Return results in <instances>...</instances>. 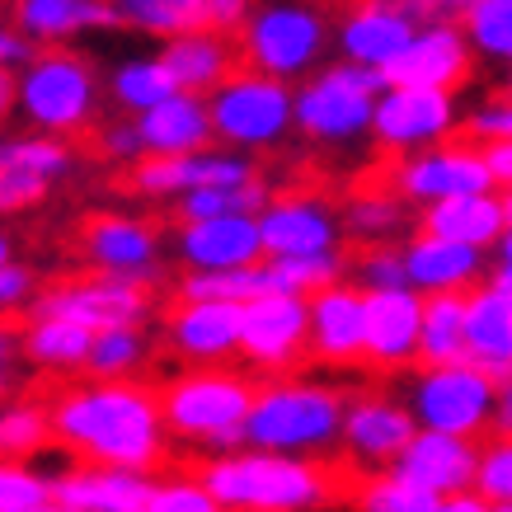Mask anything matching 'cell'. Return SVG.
<instances>
[{
    "mask_svg": "<svg viewBox=\"0 0 512 512\" xmlns=\"http://www.w3.org/2000/svg\"><path fill=\"white\" fill-rule=\"evenodd\" d=\"M52 437L85 466L156 470L165 461V423L160 400L141 381H85L57 395L47 409Z\"/></svg>",
    "mask_w": 512,
    "mask_h": 512,
    "instance_id": "cell-1",
    "label": "cell"
},
{
    "mask_svg": "<svg viewBox=\"0 0 512 512\" xmlns=\"http://www.w3.org/2000/svg\"><path fill=\"white\" fill-rule=\"evenodd\" d=\"M202 489L221 512H320L334 498V475L311 456L278 451H226L202 466Z\"/></svg>",
    "mask_w": 512,
    "mask_h": 512,
    "instance_id": "cell-2",
    "label": "cell"
},
{
    "mask_svg": "<svg viewBox=\"0 0 512 512\" xmlns=\"http://www.w3.org/2000/svg\"><path fill=\"white\" fill-rule=\"evenodd\" d=\"M343 390L325 381H296L278 376L268 386H254L245 414V447L278 451V456H315L339 442Z\"/></svg>",
    "mask_w": 512,
    "mask_h": 512,
    "instance_id": "cell-3",
    "label": "cell"
},
{
    "mask_svg": "<svg viewBox=\"0 0 512 512\" xmlns=\"http://www.w3.org/2000/svg\"><path fill=\"white\" fill-rule=\"evenodd\" d=\"M15 109L43 137H80L99 118V76L71 47H43L15 66Z\"/></svg>",
    "mask_w": 512,
    "mask_h": 512,
    "instance_id": "cell-4",
    "label": "cell"
},
{
    "mask_svg": "<svg viewBox=\"0 0 512 512\" xmlns=\"http://www.w3.org/2000/svg\"><path fill=\"white\" fill-rule=\"evenodd\" d=\"M156 400H160L165 437L207 447L217 456L245 447V414L249 400H254V386L240 372L193 367V372L174 376L165 390H156Z\"/></svg>",
    "mask_w": 512,
    "mask_h": 512,
    "instance_id": "cell-5",
    "label": "cell"
},
{
    "mask_svg": "<svg viewBox=\"0 0 512 512\" xmlns=\"http://www.w3.org/2000/svg\"><path fill=\"white\" fill-rule=\"evenodd\" d=\"M404 409L419 433H447L480 442L484 433H494L498 423H508V395L503 381L489 372L470 367V362H447V367H423L409 381Z\"/></svg>",
    "mask_w": 512,
    "mask_h": 512,
    "instance_id": "cell-6",
    "label": "cell"
},
{
    "mask_svg": "<svg viewBox=\"0 0 512 512\" xmlns=\"http://www.w3.org/2000/svg\"><path fill=\"white\" fill-rule=\"evenodd\" d=\"M207 104V123H212V146L221 151H240V156H259V151H278L292 137V85H282L259 71H240L221 80L217 90L202 94Z\"/></svg>",
    "mask_w": 512,
    "mask_h": 512,
    "instance_id": "cell-7",
    "label": "cell"
},
{
    "mask_svg": "<svg viewBox=\"0 0 512 512\" xmlns=\"http://www.w3.org/2000/svg\"><path fill=\"white\" fill-rule=\"evenodd\" d=\"M329 47V19L311 0H268L249 10L240 24V52L249 71L273 76L282 85L306 80L320 71V57Z\"/></svg>",
    "mask_w": 512,
    "mask_h": 512,
    "instance_id": "cell-8",
    "label": "cell"
},
{
    "mask_svg": "<svg viewBox=\"0 0 512 512\" xmlns=\"http://www.w3.org/2000/svg\"><path fill=\"white\" fill-rule=\"evenodd\" d=\"M381 90H386L381 71H362L348 62L320 66L292 90V132L315 146H357L372 132Z\"/></svg>",
    "mask_w": 512,
    "mask_h": 512,
    "instance_id": "cell-9",
    "label": "cell"
},
{
    "mask_svg": "<svg viewBox=\"0 0 512 512\" xmlns=\"http://www.w3.org/2000/svg\"><path fill=\"white\" fill-rule=\"evenodd\" d=\"M461 132V104L451 90H419V85H386L376 94L372 132L376 146L390 156H414L442 146Z\"/></svg>",
    "mask_w": 512,
    "mask_h": 512,
    "instance_id": "cell-10",
    "label": "cell"
},
{
    "mask_svg": "<svg viewBox=\"0 0 512 512\" xmlns=\"http://www.w3.org/2000/svg\"><path fill=\"white\" fill-rule=\"evenodd\" d=\"M494 174L484 165L480 146H461V141H442L428 151L395 160L390 174V193L409 207H433L447 198H466V193H494Z\"/></svg>",
    "mask_w": 512,
    "mask_h": 512,
    "instance_id": "cell-11",
    "label": "cell"
},
{
    "mask_svg": "<svg viewBox=\"0 0 512 512\" xmlns=\"http://www.w3.org/2000/svg\"><path fill=\"white\" fill-rule=\"evenodd\" d=\"M33 315L47 320H71L80 329H113V325H146L151 315V292L141 282H123V278H71L62 287H47L43 296H33Z\"/></svg>",
    "mask_w": 512,
    "mask_h": 512,
    "instance_id": "cell-12",
    "label": "cell"
},
{
    "mask_svg": "<svg viewBox=\"0 0 512 512\" xmlns=\"http://www.w3.org/2000/svg\"><path fill=\"white\" fill-rule=\"evenodd\" d=\"M259 245L264 259H306V254H339L343 226L339 207L315 193H282L259 207Z\"/></svg>",
    "mask_w": 512,
    "mask_h": 512,
    "instance_id": "cell-13",
    "label": "cell"
},
{
    "mask_svg": "<svg viewBox=\"0 0 512 512\" xmlns=\"http://www.w3.org/2000/svg\"><path fill=\"white\" fill-rule=\"evenodd\" d=\"M259 179L254 170V156H240V151H221V146H207V151H188V156H141L132 170H127V184L141 198H184V193H198V188H226V184H249Z\"/></svg>",
    "mask_w": 512,
    "mask_h": 512,
    "instance_id": "cell-14",
    "label": "cell"
},
{
    "mask_svg": "<svg viewBox=\"0 0 512 512\" xmlns=\"http://www.w3.org/2000/svg\"><path fill=\"white\" fill-rule=\"evenodd\" d=\"M235 353L259 372H292L306 357V301L264 292L240 306V343Z\"/></svg>",
    "mask_w": 512,
    "mask_h": 512,
    "instance_id": "cell-15",
    "label": "cell"
},
{
    "mask_svg": "<svg viewBox=\"0 0 512 512\" xmlns=\"http://www.w3.org/2000/svg\"><path fill=\"white\" fill-rule=\"evenodd\" d=\"M80 249H85L94 273L141 282V287L156 278L160 268V231L146 217H132V212H99V217H90L85 235H80Z\"/></svg>",
    "mask_w": 512,
    "mask_h": 512,
    "instance_id": "cell-16",
    "label": "cell"
},
{
    "mask_svg": "<svg viewBox=\"0 0 512 512\" xmlns=\"http://www.w3.org/2000/svg\"><path fill=\"white\" fill-rule=\"evenodd\" d=\"M76 165L71 141L24 132V137L0 141V212H24L33 202H43L52 188L62 184Z\"/></svg>",
    "mask_w": 512,
    "mask_h": 512,
    "instance_id": "cell-17",
    "label": "cell"
},
{
    "mask_svg": "<svg viewBox=\"0 0 512 512\" xmlns=\"http://www.w3.org/2000/svg\"><path fill=\"white\" fill-rule=\"evenodd\" d=\"M419 311L423 296L409 287L362 292V362L381 372H400L419 362Z\"/></svg>",
    "mask_w": 512,
    "mask_h": 512,
    "instance_id": "cell-18",
    "label": "cell"
},
{
    "mask_svg": "<svg viewBox=\"0 0 512 512\" xmlns=\"http://www.w3.org/2000/svg\"><path fill=\"white\" fill-rule=\"evenodd\" d=\"M470 52L466 33L456 29L451 19H437V24H423L414 29V38L404 43V52L381 71L386 85H419V90H451L470 76Z\"/></svg>",
    "mask_w": 512,
    "mask_h": 512,
    "instance_id": "cell-19",
    "label": "cell"
},
{
    "mask_svg": "<svg viewBox=\"0 0 512 512\" xmlns=\"http://www.w3.org/2000/svg\"><path fill=\"white\" fill-rule=\"evenodd\" d=\"M404 264V287L419 296H466L470 287H480L489 273V254L442 235H414L400 245Z\"/></svg>",
    "mask_w": 512,
    "mask_h": 512,
    "instance_id": "cell-20",
    "label": "cell"
},
{
    "mask_svg": "<svg viewBox=\"0 0 512 512\" xmlns=\"http://www.w3.org/2000/svg\"><path fill=\"white\" fill-rule=\"evenodd\" d=\"M339 43L343 62L362 71H386L414 38V19L404 15L395 0H357L353 10L339 19V29H329Z\"/></svg>",
    "mask_w": 512,
    "mask_h": 512,
    "instance_id": "cell-21",
    "label": "cell"
},
{
    "mask_svg": "<svg viewBox=\"0 0 512 512\" xmlns=\"http://www.w3.org/2000/svg\"><path fill=\"white\" fill-rule=\"evenodd\" d=\"M409 437H414V419H409L404 400H395L386 390L343 400L339 442L348 447V456L362 461V466H390V461L404 451Z\"/></svg>",
    "mask_w": 512,
    "mask_h": 512,
    "instance_id": "cell-22",
    "label": "cell"
},
{
    "mask_svg": "<svg viewBox=\"0 0 512 512\" xmlns=\"http://www.w3.org/2000/svg\"><path fill=\"white\" fill-rule=\"evenodd\" d=\"M174 254L184 259L188 273H226V268L264 264L259 245V221L254 217H202L184 221L174 235Z\"/></svg>",
    "mask_w": 512,
    "mask_h": 512,
    "instance_id": "cell-23",
    "label": "cell"
},
{
    "mask_svg": "<svg viewBox=\"0 0 512 512\" xmlns=\"http://www.w3.org/2000/svg\"><path fill=\"white\" fill-rule=\"evenodd\" d=\"M306 353L329 367L362 362V292L353 282H329L306 296Z\"/></svg>",
    "mask_w": 512,
    "mask_h": 512,
    "instance_id": "cell-24",
    "label": "cell"
},
{
    "mask_svg": "<svg viewBox=\"0 0 512 512\" xmlns=\"http://www.w3.org/2000/svg\"><path fill=\"white\" fill-rule=\"evenodd\" d=\"M475 456H480V442H466V437H447V433H419L404 442V451L390 461L395 475H404L409 484L428 489L433 498L461 494L470 489V475H475Z\"/></svg>",
    "mask_w": 512,
    "mask_h": 512,
    "instance_id": "cell-25",
    "label": "cell"
},
{
    "mask_svg": "<svg viewBox=\"0 0 512 512\" xmlns=\"http://www.w3.org/2000/svg\"><path fill=\"white\" fill-rule=\"evenodd\" d=\"M170 348L193 367H221L240 343V306L226 301H179L165 320Z\"/></svg>",
    "mask_w": 512,
    "mask_h": 512,
    "instance_id": "cell-26",
    "label": "cell"
},
{
    "mask_svg": "<svg viewBox=\"0 0 512 512\" xmlns=\"http://www.w3.org/2000/svg\"><path fill=\"white\" fill-rule=\"evenodd\" d=\"M466 362L508 381L512 372V287L480 282L466 292Z\"/></svg>",
    "mask_w": 512,
    "mask_h": 512,
    "instance_id": "cell-27",
    "label": "cell"
},
{
    "mask_svg": "<svg viewBox=\"0 0 512 512\" xmlns=\"http://www.w3.org/2000/svg\"><path fill=\"white\" fill-rule=\"evenodd\" d=\"M508 221H512V202L508 193H466V198H447V202H433L423 207V235H442V240H456V245H470V249H489L508 235Z\"/></svg>",
    "mask_w": 512,
    "mask_h": 512,
    "instance_id": "cell-28",
    "label": "cell"
},
{
    "mask_svg": "<svg viewBox=\"0 0 512 512\" xmlns=\"http://www.w3.org/2000/svg\"><path fill=\"white\" fill-rule=\"evenodd\" d=\"M151 494V475L109 466H80L52 480L57 512H141Z\"/></svg>",
    "mask_w": 512,
    "mask_h": 512,
    "instance_id": "cell-29",
    "label": "cell"
},
{
    "mask_svg": "<svg viewBox=\"0 0 512 512\" xmlns=\"http://www.w3.org/2000/svg\"><path fill=\"white\" fill-rule=\"evenodd\" d=\"M132 127H137L141 156H188V151L212 146V123H207L202 94H170L165 104L137 113Z\"/></svg>",
    "mask_w": 512,
    "mask_h": 512,
    "instance_id": "cell-30",
    "label": "cell"
},
{
    "mask_svg": "<svg viewBox=\"0 0 512 512\" xmlns=\"http://www.w3.org/2000/svg\"><path fill=\"white\" fill-rule=\"evenodd\" d=\"M85 29H113L109 0H19L15 5V33L29 47H66V38Z\"/></svg>",
    "mask_w": 512,
    "mask_h": 512,
    "instance_id": "cell-31",
    "label": "cell"
},
{
    "mask_svg": "<svg viewBox=\"0 0 512 512\" xmlns=\"http://www.w3.org/2000/svg\"><path fill=\"white\" fill-rule=\"evenodd\" d=\"M160 62L184 94H207L231 76L240 57H235V43L221 38V33H184V38L165 43Z\"/></svg>",
    "mask_w": 512,
    "mask_h": 512,
    "instance_id": "cell-32",
    "label": "cell"
},
{
    "mask_svg": "<svg viewBox=\"0 0 512 512\" xmlns=\"http://www.w3.org/2000/svg\"><path fill=\"white\" fill-rule=\"evenodd\" d=\"M207 5L212 0H109L113 24H123L146 38H184L207 29Z\"/></svg>",
    "mask_w": 512,
    "mask_h": 512,
    "instance_id": "cell-33",
    "label": "cell"
},
{
    "mask_svg": "<svg viewBox=\"0 0 512 512\" xmlns=\"http://www.w3.org/2000/svg\"><path fill=\"white\" fill-rule=\"evenodd\" d=\"M343 235L362 245H395L409 231V202H400L390 188H357L339 212Z\"/></svg>",
    "mask_w": 512,
    "mask_h": 512,
    "instance_id": "cell-34",
    "label": "cell"
},
{
    "mask_svg": "<svg viewBox=\"0 0 512 512\" xmlns=\"http://www.w3.org/2000/svg\"><path fill=\"white\" fill-rule=\"evenodd\" d=\"M419 362L423 367L466 362V296H423Z\"/></svg>",
    "mask_w": 512,
    "mask_h": 512,
    "instance_id": "cell-35",
    "label": "cell"
},
{
    "mask_svg": "<svg viewBox=\"0 0 512 512\" xmlns=\"http://www.w3.org/2000/svg\"><path fill=\"white\" fill-rule=\"evenodd\" d=\"M19 343H24V357L43 372H85V357H90V329L71 320H47V315H33Z\"/></svg>",
    "mask_w": 512,
    "mask_h": 512,
    "instance_id": "cell-36",
    "label": "cell"
},
{
    "mask_svg": "<svg viewBox=\"0 0 512 512\" xmlns=\"http://www.w3.org/2000/svg\"><path fill=\"white\" fill-rule=\"evenodd\" d=\"M146 329L141 325H113V329H94L90 334V357H85V372L94 381H132L146 367Z\"/></svg>",
    "mask_w": 512,
    "mask_h": 512,
    "instance_id": "cell-37",
    "label": "cell"
},
{
    "mask_svg": "<svg viewBox=\"0 0 512 512\" xmlns=\"http://www.w3.org/2000/svg\"><path fill=\"white\" fill-rule=\"evenodd\" d=\"M109 94H113V104H118V109L137 118V113L165 104L170 94H179V85H174V76L165 71L160 57H127V62L113 66Z\"/></svg>",
    "mask_w": 512,
    "mask_h": 512,
    "instance_id": "cell-38",
    "label": "cell"
},
{
    "mask_svg": "<svg viewBox=\"0 0 512 512\" xmlns=\"http://www.w3.org/2000/svg\"><path fill=\"white\" fill-rule=\"evenodd\" d=\"M456 29L466 33L475 57L508 62L512 57V0H470L466 10H461Z\"/></svg>",
    "mask_w": 512,
    "mask_h": 512,
    "instance_id": "cell-39",
    "label": "cell"
},
{
    "mask_svg": "<svg viewBox=\"0 0 512 512\" xmlns=\"http://www.w3.org/2000/svg\"><path fill=\"white\" fill-rule=\"evenodd\" d=\"M52 442V423H47V404L15 400L0 404V461H29Z\"/></svg>",
    "mask_w": 512,
    "mask_h": 512,
    "instance_id": "cell-40",
    "label": "cell"
},
{
    "mask_svg": "<svg viewBox=\"0 0 512 512\" xmlns=\"http://www.w3.org/2000/svg\"><path fill=\"white\" fill-rule=\"evenodd\" d=\"M268 292L264 264L254 268H226V273H184L179 282V301H226V306H245L254 296Z\"/></svg>",
    "mask_w": 512,
    "mask_h": 512,
    "instance_id": "cell-41",
    "label": "cell"
},
{
    "mask_svg": "<svg viewBox=\"0 0 512 512\" xmlns=\"http://www.w3.org/2000/svg\"><path fill=\"white\" fill-rule=\"evenodd\" d=\"M268 292L282 296H315L320 287L343 278V254H306V259H264Z\"/></svg>",
    "mask_w": 512,
    "mask_h": 512,
    "instance_id": "cell-42",
    "label": "cell"
},
{
    "mask_svg": "<svg viewBox=\"0 0 512 512\" xmlns=\"http://www.w3.org/2000/svg\"><path fill=\"white\" fill-rule=\"evenodd\" d=\"M268 202L264 179L249 184H226V188H198L179 198V221H202V217H259V207Z\"/></svg>",
    "mask_w": 512,
    "mask_h": 512,
    "instance_id": "cell-43",
    "label": "cell"
},
{
    "mask_svg": "<svg viewBox=\"0 0 512 512\" xmlns=\"http://www.w3.org/2000/svg\"><path fill=\"white\" fill-rule=\"evenodd\" d=\"M437 498L419 484H409L395 470H381L357 489V512H433Z\"/></svg>",
    "mask_w": 512,
    "mask_h": 512,
    "instance_id": "cell-44",
    "label": "cell"
},
{
    "mask_svg": "<svg viewBox=\"0 0 512 512\" xmlns=\"http://www.w3.org/2000/svg\"><path fill=\"white\" fill-rule=\"evenodd\" d=\"M0 512H57L52 475H38L24 461H0Z\"/></svg>",
    "mask_w": 512,
    "mask_h": 512,
    "instance_id": "cell-45",
    "label": "cell"
},
{
    "mask_svg": "<svg viewBox=\"0 0 512 512\" xmlns=\"http://www.w3.org/2000/svg\"><path fill=\"white\" fill-rule=\"evenodd\" d=\"M470 494L484 498L489 508L512 503V442L508 437H494V442H484L480 447V456H475V475H470Z\"/></svg>",
    "mask_w": 512,
    "mask_h": 512,
    "instance_id": "cell-46",
    "label": "cell"
},
{
    "mask_svg": "<svg viewBox=\"0 0 512 512\" xmlns=\"http://www.w3.org/2000/svg\"><path fill=\"white\" fill-rule=\"evenodd\" d=\"M141 512H221V508L198 480H165V484L151 480V494H146Z\"/></svg>",
    "mask_w": 512,
    "mask_h": 512,
    "instance_id": "cell-47",
    "label": "cell"
},
{
    "mask_svg": "<svg viewBox=\"0 0 512 512\" xmlns=\"http://www.w3.org/2000/svg\"><path fill=\"white\" fill-rule=\"evenodd\" d=\"M475 146H494V141H512V104L508 94H489L461 118Z\"/></svg>",
    "mask_w": 512,
    "mask_h": 512,
    "instance_id": "cell-48",
    "label": "cell"
},
{
    "mask_svg": "<svg viewBox=\"0 0 512 512\" xmlns=\"http://www.w3.org/2000/svg\"><path fill=\"white\" fill-rule=\"evenodd\" d=\"M386 287H404L400 245H367V254L357 259V292H386Z\"/></svg>",
    "mask_w": 512,
    "mask_h": 512,
    "instance_id": "cell-49",
    "label": "cell"
},
{
    "mask_svg": "<svg viewBox=\"0 0 512 512\" xmlns=\"http://www.w3.org/2000/svg\"><path fill=\"white\" fill-rule=\"evenodd\" d=\"M33 296H38V278H33L24 264H0V315H15L24 306H33Z\"/></svg>",
    "mask_w": 512,
    "mask_h": 512,
    "instance_id": "cell-50",
    "label": "cell"
},
{
    "mask_svg": "<svg viewBox=\"0 0 512 512\" xmlns=\"http://www.w3.org/2000/svg\"><path fill=\"white\" fill-rule=\"evenodd\" d=\"M99 156H104V160H123V165H137V160H141V141H137L132 118H118V123L99 127Z\"/></svg>",
    "mask_w": 512,
    "mask_h": 512,
    "instance_id": "cell-51",
    "label": "cell"
},
{
    "mask_svg": "<svg viewBox=\"0 0 512 512\" xmlns=\"http://www.w3.org/2000/svg\"><path fill=\"white\" fill-rule=\"evenodd\" d=\"M245 15H249V0H212V5H207V29L221 33V38H231V33H240Z\"/></svg>",
    "mask_w": 512,
    "mask_h": 512,
    "instance_id": "cell-52",
    "label": "cell"
},
{
    "mask_svg": "<svg viewBox=\"0 0 512 512\" xmlns=\"http://www.w3.org/2000/svg\"><path fill=\"white\" fill-rule=\"evenodd\" d=\"M484 165H489V174H494L498 188H508L512 179V141H494V146H480Z\"/></svg>",
    "mask_w": 512,
    "mask_h": 512,
    "instance_id": "cell-53",
    "label": "cell"
},
{
    "mask_svg": "<svg viewBox=\"0 0 512 512\" xmlns=\"http://www.w3.org/2000/svg\"><path fill=\"white\" fill-rule=\"evenodd\" d=\"M404 15L414 19V29H423V24H437V19H451L447 0H395Z\"/></svg>",
    "mask_w": 512,
    "mask_h": 512,
    "instance_id": "cell-54",
    "label": "cell"
},
{
    "mask_svg": "<svg viewBox=\"0 0 512 512\" xmlns=\"http://www.w3.org/2000/svg\"><path fill=\"white\" fill-rule=\"evenodd\" d=\"M24 57H29V43L10 24H0V66H19Z\"/></svg>",
    "mask_w": 512,
    "mask_h": 512,
    "instance_id": "cell-55",
    "label": "cell"
},
{
    "mask_svg": "<svg viewBox=\"0 0 512 512\" xmlns=\"http://www.w3.org/2000/svg\"><path fill=\"white\" fill-rule=\"evenodd\" d=\"M433 512H494L484 498H475L470 489H461V494H447V498H437V508Z\"/></svg>",
    "mask_w": 512,
    "mask_h": 512,
    "instance_id": "cell-56",
    "label": "cell"
},
{
    "mask_svg": "<svg viewBox=\"0 0 512 512\" xmlns=\"http://www.w3.org/2000/svg\"><path fill=\"white\" fill-rule=\"evenodd\" d=\"M10 362H15V329L0 320V390L10 381Z\"/></svg>",
    "mask_w": 512,
    "mask_h": 512,
    "instance_id": "cell-57",
    "label": "cell"
},
{
    "mask_svg": "<svg viewBox=\"0 0 512 512\" xmlns=\"http://www.w3.org/2000/svg\"><path fill=\"white\" fill-rule=\"evenodd\" d=\"M15 113V66H0V123Z\"/></svg>",
    "mask_w": 512,
    "mask_h": 512,
    "instance_id": "cell-58",
    "label": "cell"
},
{
    "mask_svg": "<svg viewBox=\"0 0 512 512\" xmlns=\"http://www.w3.org/2000/svg\"><path fill=\"white\" fill-rule=\"evenodd\" d=\"M10 259H15V245H10V235L0 231V264H10Z\"/></svg>",
    "mask_w": 512,
    "mask_h": 512,
    "instance_id": "cell-59",
    "label": "cell"
},
{
    "mask_svg": "<svg viewBox=\"0 0 512 512\" xmlns=\"http://www.w3.org/2000/svg\"><path fill=\"white\" fill-rule=\"evenodd\" d=\"M466 5H470V0H447V10H451V15H461Z\"/></svg>",
    "mask_w": 512,
    "mask_h": 512,
    "instance_id": "cell-60",
    "label": "cell"
}]
</instances>
